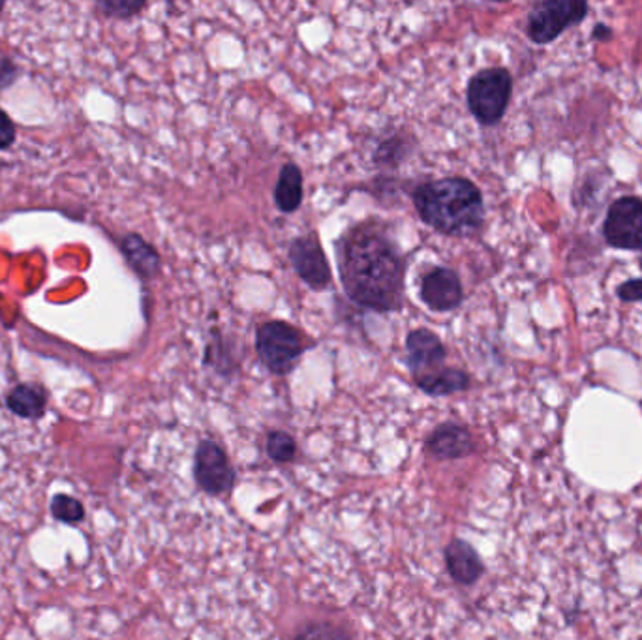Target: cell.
Masks as SVG:
<instances>
[{
    "label": "cell",
    "instance_id": "6da1fadb",
    "mask_svg": "<svg viewBox=\"0 0 642 640\" xmlns=\"http://www.w3.org/2000/svg\"><path fill=\"white\" fill-rule=\"evenodd\" d=\"M339 275L347 297L376 312H395L405 301L406 262L384 225L368 220L344 231L336 244Z\"/></svg>",
    "mask_w": 642,
    "mask_h": 640
},
{
    "label": "cell",
    "instance_id": "7a4b0ae2",
    "mask_svg": "<svg viewBox=\"0 0 642 640\" xmlns=\"http://www.w3.org/2000/svg\"><path fill=\"white\" fill-rule=\"evenodd\" d=\"M413 206L424 224L450 238H468L485 222L482 190L464 177H447L418 186Z\"/></svg>",
    "mask_w": 642,
    "mask_h": 640
},
{
    "label": "cell",
    "instance_id": "3957f363",
    "mask_svg": "<svg viewBox=\"0 0 642 640\" xmlns=\"http://www.w3.org/2000/svg\"><path fill=\"white\" fill-rule=\"evenodd\" d=\"M307 336L286 321H265L257 327L256 352L267 371L286 376L296 368L302 353L309 350Z\"/></svg>",
    "mask_w": 642,
    "mask_h": 640
},
{
    "label": "cell",
    "instance_id": "277c9868",
    "mask_svg": "<svg viewBox=\"0 0 642 640\" xmlns=\"http://www.w3.org/2000/svg\"><path fill=\"white\" fill-rule=\"evenodd\" d=\"M513 95V77L506 68L477 71L468 84V108L483 126H495L503 119Z\"/></svg>",
    "mask_w": 642,
    "mask_h": 640
},
{
    "label": "cell",
    "instance_id": "5b68a950",
    "mask_svg": "<svg viewBox=\"0 0 642 640\" xmlns=\"http://www.w3.org/2000/svg\"><path fill=\"white\" fill-rule=\"evenodd\" d=\"M590 7L585 0H546L530 10L527 20L528 38L546 45L558 40L569 26L586 20Z\"/></svg>",
    "mask_w": 642,
    "mask_h": 640
},
{
    "label": "cell",
    "instance_id": "8992f818",
    "mask_svg": "<svg viewBox=\"0 0 642 640\" xmlns=\"http://www.w3.org/2000/svg\"><path fill=\"white\" fill-rule=\"evenodd\" d=\"M193 481L209 496H222L235 487L237 472L219 443L211 440L198 443L193 455Z\"/></svg>",
    "mask_w": 642,
    "mask_h": 640
},
{
    "label": "cell",
    "instance_id": "52a82bcc",
    "mask_svg": "<svg viewBox=\"0 0 642 640\" xmlns=\"http://www.w3.org/2000/svg\"><path fill=\"white\" fill-rule=\"evenodd\" d=\"M604 238L612 249L642 252L641 198L623 196L609 207L605 218Z\"/></svg>",
    "mask_w": 642,
    "mask_h": 640
},
{
    "label": "cell",
    "instance_id": "ba28073f",
    "mask_svg": "<svg viewBox=\"0 0 642 640\" xmlns=\"http://www.w3.org/2000/svg\"><path fill=\"white\" fill-rule=\"evenodd\" d=\"M289 262L294 265L302 283L312 289H325L333 283L325 252L321 249L316 233L297 238L289 246Z\"/></svg>",
    "mask_w": 642,
    "mask_h": 640
},
{
    "label": "cell",
    "instance_id": "9c48e42d",
    "mask_svg": "<svg viewBox=\"0 0 642 640\" xmlns=\"http://www.w3.org/2000/svg\"><path fill=\"white\" fill-rule=\"evenodd\" d=\"M445 357V346L431 329H416L406 336V363L410 366L413 378L440 371Z\"/></svg>",
    "mask_w": 642,
    "mask_h": 640
},
{
    "label": "cell",
    "instance_id": "30bf717a",
    "mask_svg": "<svg viewBox=\"0 0 642 640\" xmlns=\"http://www.w3.org/2000/svg\"><path fill=\"white\" fill-rule=\"evenodd\" d=\"M421 299L434 312H451L464 299L463 284L455 271L436 267L421 280Z\"/></svg>",
    "mask_w": 642,
    "mask_h": 640
},
{
    "label": "cell",
    "instance_id": "8fae6325",
    "mask_svg": "<svg viewBox=\"0 0 642 640\" xmlns=\"http://www.w3.org/2000/svg\"><path fill=\"white\" fill-rule=\"evenodd\" d=\"M424 448L438 461H461L476 451V440L464 424L450 421L432 430Z\"/></svg>",
    "mask_w": 642,
    "mask_h": 640
},
{
    "label": "cell",
    "instance_id": "7c38bea8",
    "mask_svg": "<svg viewBox=\"0 0 642 640\" xmlns=\"http://www.w3.org/2000/svg\"><path fill=\"white\" fill-rule=\"evenodd\" d=\"M443 558L451 578L461 586H474L485 573L479 552L464 539H451L443 551Z\"/></svg>",
    "mask_w": 642,
    "mask_h": 640
},
{
    "label": "cell",
    "instance_id": "4fadbf2b",
    "mask_svg": "<svg viewBox=\"0 0 642 640\" xmlns=\"http://www.w3.org/2000/svg\"><path fill=\"white\" fill-rule=\"evenodd\" d=\"M121 250L132 271L143 280H151L160 273V254L142 235H137V233L124 235L121 241Z\"/></svg>",
    "mask_w": 642,
    "mask_h": 640
},
{
    "label": "cell",
    "instance_id": "5bb4252c",
    "mask_svg": "<svg viewBox=\"0 0 642 640\" xmlns=\"http://www.w3.org/2000/svg\"><path fill=\"white\" fill-rule=\"evenodd\" d=\"M47 389L40 384H20L8 393L7 408L13 416L29 421H38L47 410Z\"/></svg>",
    "mask_w": 642,
    "mask_h": 640
},
{
    "label": "cell",
    "instance_id": "9a60e30c",
    "mask_svg": "<svg viewBox=\"0 0 642 640\" xmlns=\"http://www.w3.org/2000/svg\"><path fill=\"white\" fill-rule=\"evenodd\" d=\"M413 379L419 389L427 393L429 397H451L455 393L466 391L472 384L466 372L451 368V366H443L440 371Z\"/></svg>",
    "mask_w": 642,
    "mask_h": 640
},
{
    "label": "cell",
    "instance_id": "2e32d148",
    "mask_svg": "<svg viewBox=\"0 0 642 640\" xmlns=\"http://www.w3.org/2000/svg\"><path fill=\"white\" fill-rule=\"evenodd\" d=\"M275 203L280 211L296 212L302 203V174L296 164H284L275 186Z\"/></svg>",
    "mask_w": 642,
    "mask_h": 640
},
{
    "label": "cell",
    "instance_id": "e0dca14e",
    "mask_svg": "<svg viewBox=\"0 0 642 640\" xmlns=\"http://www.w3.org/2000/svg\"><path fill=\"white\" fill-rule=\"evenodd\" d=\"M411 151V140L408 135H391L379 143L374 151V162L378 166L395 167L408 158Z\"/></svg>",
    "mask_w": 642,
    "mask_h": 640
},
{
    "label": "cell",
    "instance_id": "ac0fdd59",
    "mask_svg": "<svg viewBox=\"0 0 642 640\" xmlns=\"http://www.w3.org/2000/svg\"><path fill=\"white\" fill-rule=\"evenodd\" d=\"M53 519L63 525H79L85 520V507L78 498L68 494H55L52 498Z\"/></svg>",
    "mask_w": 642,
    "mask_h": 640
},
{
    "label": "cell",
    "instance_id": "d6986e66",
    "mask_svg": "<svg viewBox=\"0 0 642 640\" xmlns=\"http://www.w3.org/2000/svg\"><path fill=\"white\" fill-rule=\"evenodd\" d=\"M267 455L270 461L277 464H288L297 455V443L294 435H289L284 430H273L267 435Z\"/></svg>",
    "mask_w": 642,
    "mask_h": 640
},
{
    "label": "cell",
    "instance_id": "ffe728a7",
    "mask_svg": "<svg viewBox=\"0 0 642 640\" xmlns=\"http://www.w3.org/2000/svg\"><path fill=\"white\" fill-rule=\"evenodd\" d=\"M294 640H352V637L331 621H309L297 631Z\"/></svg>",
    "mask_w": 642,
    "mask_h": 640
},
{
    "label": "cell",
    "instance_id": "44dd1931",
    "mask_svg": "<svg viewBox=\"0 0 642 640\" xmlns=\"http://www.w3.org/2000/svg\"><path fill=\"white\" fill-rule=\"evenodd\" d=\"M97 8L103 15L115 18V20H132L137 13L147 8V2L140 0H100Z\"/></svg>",
    "mask_w": 642,
    "mask_h": 640
},
{
    "label": "cell",
    "instance_id": "7402d4cb",
    "mask_svg": "<svg viewBox=\"0 0 642 640\" xmlns=\"http://www.w3.org/2000/svg\"><path fill=\"white\" fill-rule=\"evenodd\" d=\"M224 352L225 346L222 344V340H220L219 334H214V340L209 342L206 350V365L212 366L214 371L228 376L233 371V358L230 357V353Z\"/></svg>",
    "mask_w": 642,
    "mask_h": 640
},
{
    "label": "cell",
    "instance_id": "603a6c76",
    "mask_svg": "<svg viewBox=\"0 0 642 640\" xmlns=\"http://www.w3.org/2000/svg\"><path fill=\"white\" fill-rule=\"evenodd\" d=\"M21 76V68L12 57H0V90L12 87Z\"/></svg>",
    "mask_w": 642,
    "mask_h": 640
},
{
    "label": "cell",
    "instance_id": "cb8c5ba5",
    "mask_svg": "<svg viewBox=\"0 0 642 640\" xmlns=\"http://www.w3.org/2000/svg\"><path fill=\"white\" fill-rule=\"evenodd\" d=\"M18 140V129L4 109H0V151L12 147Z\"/></svg>",
    "mask_w": 642,
    "mask_h": 640
},
{
    "label": "cell",
    "instance_id": "d4e9b609",
    "mask_svg": "<svg viewBox=\"0 0 642 640\" xmlns=\"http://www.w3.org/2000/svg\"><path fill=\"white\" fill-rule=\"evenodd\" d=\"M618 299L623 302H641L642 301V278H633V280H626L617 288Z\"/></svg>",
    "mask_w": 642,
    "mask_h": 640
},
{
    "label": "cell",
    "instance_id": "484cf974",
    "mask_svg": "<svg viewBox=\"0 0 642 640\" xmlns=\"http://www.w3.org/2000/svg\"><path fill=\"white\" fill-rule=\"evenodd\" d=\"M591 38L599 40V42H609V40H612V31L604 23H599V25L594 26Z\"/></svg>",
    "mask_w": 642,
    "mask_h": 640
},
{
    "label": "cell",
    "instance_id": "4316f807",
    "mask_svg": "<svg viewBox=\"0 0 642 640\" xmlns=\"http://www.w3.org/2000/svg\"><path fill=\"white\" fill-rule=\"evenodd\" d=\"M4 8H7V2H0V18H2V12H4Z\"/></svg>",
    "mask_w": 642,
    "mask_h": 640
}]
</instances>
